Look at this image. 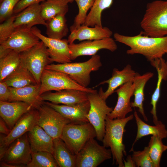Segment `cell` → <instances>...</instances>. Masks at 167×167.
<instances>
[{
	"label": "cell",
	"mask_w": 167,
	"mask_h": 167,
	"mask_svg": "<svg viewBox=\"0 0 167 167\" xmlns=\"http://www.w3.org/2000/svg\"><path fill=\"white\" fill-rule=\"evenodd\" d=\"M3 0H0V2H2Z\"/></svg>",
	"instance_id": "f6af8a7d"
},
{
	"label": "cell",
	"mask_w": 167,
	"mask_h": 167,
	"mask_svg": "<svg viewBox=\"0 0 167 167\" xmlns=\"http://www.w3.org/2000/svg\"><path fill=\"white\" fill-rule=\"evenodd\" d=\"M52 154L60 167H75L76 155L60 138L54 139Z\"/></svg>",
	"instance_id": "f1b7e54d"
},
{
	"label": "cell",
	"mask_w": 167,
	"mask_h": 167,
	"mask_svg": "<svg viewBox=\"0 0 167 167\" xmlns=\"http://www.w3.org/2000/svg\"><path fill=\"white\" fill-rule=\"evenodd\" d=\"M137 74L138 73L132 69L130 64L126 65L121 71L114 68L111 77L100 82L95 87L105 84H108V88L105 92L103 91L101 87L98 92L100 95L106 101L118 87L129 81H133Z\"/></svg>",
	"instance_id": "e0dca14e"
},
{
	"label": "cell",
	"mask_w": 167,
	"mask_h": 167,
	"mask_svg": "<svg viewBox=\"0 0 167 167\" xmlns=\"http://www.w3.org/2000/svg\"><path fill=\"white\" fill-rule=\"evenodd\" d=\"M40 94L52 91L76 89L92 93L97 90L80 85L68 75L61 71L45 69L41 77Z\"/></svg>",
	"instance_id": "52a82bcc"
},
{
	"label": "cell",
	"mask_w": 167,
	"mask_h": 167,
	"mask_svg": "<svg viewBox=\"0 0 167 167\" xmlns=\"http://www.w3.org/2000/svg\"><path fill=\"white\" fill-rule=\"evenodd\" d=\"M88 97L90 108L87 118L96 131L97 139L102 141L105 135L106 118L113 109L107 105L106 101L97 91L88 93Z\"/></svg>",
	"instance_id": "9c48e42d"
},
{
	"label": "cell",
	"mask_w": 167,
	"mask_h": 167,
	"mask_svg": "<svg viewBox=\"0 0 167 167\" xmlns=\"http://www.w3.org/2000/svg\"><path fill=\"white\" fill-rule=\"evenodd\" d=\"M112 34V32L106 27H90L82 25L76 29L71 32L67 40L69 44H71L76 40L82 41L100 40L111 37Z\"/></svg>",
	"instance_id": "603a6c76"
},
{
	"label": "cell",
	"mask_w": 167,
	"mask_h": 167,
	"mask_svg": "<svg viewBox=\"0 0 167 167\" xmlns=\"http://www.w3.org/2000/svg\"><path fill=\"white\" fill-rule=\"evenodd\" d=\"M20 0H3L0 2V22H3L11 16L16 5Z\"/></svg>",
	"instance_id": "f35d334b"
},
{
	"label": "cell",
	"mask_w": 167,
	"mask_h": 167,
	"mask_svg": "<svg viewBox=\"0 0 167 167\" xmlns=\"http://www.w3.org/2000/svg\"><path fill=\"white\" fill-rule=\"evenodd\" d=\"M153 75L151 72H148L142 75L138 73L133 81L134 85L133 95L134 98L133 101L131 102V105L132 107L138 109L139 112L146 121H148V119L145 114L143 106L144 89L146 83Z\"/></svg>",
	"instance_id": "484cf974"
},
{
	"label": "cell",
	"mask_w": 167,
	"mask_h": 167,
	"mask_svg": "<svg viewBox=\"0 0 167 167\" xmlns=\"http://www.w3.org/2000/svg\"><path fill=\"white\" fill-rule=\"evenodd\" d=\"M28 132L13 142L0 156V167H26L30 162L32 152Z\"/></svg>",
	"instance_id": "ba28073f"
},
{
	"label": "cell",
	"mask_w": 167,
	"mask_h": 167,
	"mask_svg": "<svg viewBox=\"0 0 167 167\" xmlns=\"http://www.w3.org/2000/svg\"><path fill=\"white\" fill-rule=\"evenodd\" d=\"M45 0H20L16 5L13 11L14 14L19 13L26 8L32 5L40 3Z\"/></svg>",
	"instance_id": "ab89813d"
},
{
	"label": "cell",
	"mask_w": 167,
	"mask_h": 167,
	"mask_svg": "<svg viewBox=\"0 0 167 167\" xmlns=\"http://www.w3.org/2000/svg\"><path fill=\"white\" fill-rule=\"evenodd\" d=\"M102 66L100 56L96 54L84 62L50 64L45 69L64 73L80 85L88 88L91 81V72L98 71Z\"/></svg>",
	"instance_id": "277c9868"
},
{
	"label": "cell",
	"mask_w": 167,
	"mask_h": 167,
	"mask_svg": "<svg viewBox=\"0 0 167 167\" xmlns=\"http://www.w3.org/2000/svg\"><path fill=\"white\" fill-rule=\"evenodd\" d=\"M124 167H136L133 161L131 156H127L126 161L124 160Z\"/></svg>",
	"instance_id": "7bdbcfd3"
},
{
	"label": "cell",
	"mask_w": 167,
	"mask_h": 167,
	"mask_svg": "<svg viewBox=\"0 0 167 167\" xmlns=\"http://www.w3.org/2000/svg\"><path fill=\"white\" fill-rule=\"evenodd\" d=\"M11 96V92L9 87L4 81L0 82V101H9Z\"/></svg>",
	"instance_id": "60d3db41"
},
{
	"label": "cell",
	"mask_w": 167,
	"mask_h": 167,
	"mask_svg": "<svg viewBox=\"0 0 167 167\" xmlns=\"http://www.w3.org/2000/svg\"><path fill=\"white\" fill-rule=\"evenodd\" d=\"M32 152L45 151L52 154L54 139L38 125L28 132Z\"/></svg>",
	"instance_id": "cb8c5ba5"
},
{
	"label": "cell",
	"mask_w": 167,
	"mask_h": 167,
	"mask_svg": "<svg viewBox=\"0 0 167 167\" xmlns=\"http://www.w3.org/2000/svg\"><path fill=\"white\" fill-rule=\"evenodd\" d=\"M44 102L70 120L71 123L82 124L89 122L87 116L90 104L88 100L71 105H59L50 102Z\"/></svg>",
	"instance_id": "2e32d148"
},
{
	"label": "cell",
	"mask_w": 167,
	"mask_h": 167,
	"mask_svg": "<svg viewBox=\"0 0 167 167\" xmlns=\"http://www.w3.org/2000/svg\"><path fill=\"white\" fill-rule=\"evenodd\" d=\"M71 60L82 56H92L101 49L113 52L117 49L115 41L111 37L94 40H88L79 43L69 44Z\"/></svg>",
	"instance_id": "5bb4252c"
},
{
	"label": "cell",
	"mask_w": 167,
	"mask_h": 167,
	"mask_svg": "<svg viewBox=\"0 0 167 167\" xmlns=\"http://www.w3.org/2000/svg\"><path fill=\"white\" fill-rule=\"evenodd\" d=\"M16 14H13L0 24V44L6 41L16 30L14 22Z\"/></svg>",
	"instance_id": "74e56055"
},
{
	"label": "cell",
	"mask_w": 167,
	"mask_h": 167,
	"mask_svg": "<svg viewBox=\"0 0 167 167\" xmlns=\"http://www.w3.org/2000/svg\"><path fill=\"white\" fill-rule=\"evenodd\" d=\"M40 84H32L15 88L9 87L11 96L9 101L26 102L33 108L38 109L44 103L40 94Z\"/></svg>",
	"instance_id": "ffe728a7"
},
{
	"label": "cell",
	"mask_w": 167,
	"mask_h": 167,
	"mask_svg": "<svg viewBox=\"0 0 167 167\" xmlns=\"http://www.w3.org/2000/svg\"><path fill=\"white\" fill-rule=\"evenodd\" d=\"M140 24L144 35L167 36V0H157L148 3Z\"/></svg>",
	"instance_id": "3957f363"
},
{
	"label": "cell",
	"mask_w": 167,
	"mask_h": 167,
	"mask_svg": "<svg viewBox=\"0 0 167 167\" xmlns=\"http://www.w3.org/2000/svg\"><path fill=\"white\" fill-rule=\"evenodd\" d=\"M20 54V65L29 71L36 84L40 85L44 70L52 62L47 46L41 41Z\"/></svg>",
	"instance_id": "5b68a950"
},
{
	"label": "cell",
	"mask_w": 167,
	"mask_h": 167,
	"mask_svg": "<svg viewBox=\"0 0 167 167\" xmlns=\"http://www.w3.org/2000/svg\"><path fill=\"white\" fill-rule=\"evenodd\" d=\"M134 85L133 81H129L120 86L114 92L118 95L116 105L107 116L111 119H122L132 111L130 99L133 94Z\"/></svg>",
	"instance_id": "ac0fdd59"
},
{
	"label": "cell",
	"mask_w": 167,
	"mask_h": 167,
	"mask_svg": "<svg viewBox=\"0 0 167 167\" xmlns=\"http://www.w3.org/2000/svg\"><path fill=\"white\" fill-rule=\"evenodd\" d=\"M33 33L36 36L47 46L52 62L62 64L71 62L69 43L67 39H57L43 35L36 27L31 28Z\"/></svg>",
	"instance_id": "4fadbf2b"
},
{
	"label": "cell",
	"mask_w": 167,
	"mask_h": 167,
	"mask_svg": "<svg viewBox=\"0 0 167 167\" xmlns=\"http://www.w3.org/2000/svg\"><path fill=\"white\" fill-rule=\"evenodd\" d=\"M20 64V53L9 49L0 50V81L14 71Z\"/></svg>",
	"instance_id": "83f0119b"
},
{
	"label": "cell",
	"mask_w": 167,
	"mask_h": 167,
	"mask_svg": "<svg viewBox=\"0 0 167 167\" xmlns=\"http://www.w3.org/2000/svg\"><path fill=\"white\" fill-rule=\"evenodd\" d=\"M32 160L27 167H59L53 154L49 152L40 151L32 153Z\"/></svg>",
	"instance_id": "e575fe53"
},
{
	"label": "cell",
	"mask_w": 167,
	"mask_h": 167,
	"mask_svg": "<svg viewBox=\"0 0 167 167\" xmlns=\"http://www.w3.org/2000/svg\"><path fill=\"white\" fill-rule=\"evenodd\" d=\"M115 40L126 45L129 49L128 54H140L144 56L150 62L162 58L167 54V36L153 37L143 34L141 32L134 36H127L115 33Z\"/></svg>",
	"instance_id": "6da1fadb"
},
{
	"label": "cell",
	"mask_w": 167,
	"mask_h": 167,
	"mask_svg": "<svg viewBox=\"0 0 167 167\" xmlns=\"http://www.w3.org/2000/svg\"><path fill=\"white\" fill-rule=\"evenodd\" d=\"M162 139L156 136L152 135L148 146L150 157L154 167H160V163L163 153L167 150V145L164 144Z\"/></svg>",
	"instance_id": "836d02e7"
},
{
	"label": "cell",
	"mask_w": 167,
	"mask_h": 167,
	"mask_svg": "<svg viewBox=\"0 0 167 167\" xmlns=\"http://www.w3.org/2000/svg\"><path fill=\"white\" fill-rule=\"evenodd\" d=\"M65 15H58L46 21V33L49 38L62 39L69 32Z\"/></svg>",
	"instance_id": "1f68e13d"
},
{
	"label": "cell",
	"mask_w": 167,
	"mask_h": 167,
	"mask_svg": "<svg viewBox=\"0 0 167 167\" xmlns=\"http://www.w3.org/2000/svg\"><path fill=\"white\" fill-rule=\"evenodd\" d=\"M78 7V12L75 18L73 24L70 26L71 32L83 24L89 10L92 7L95 0H75Z\"/></svg>",
	"instance_id": "d590c367"
},
{
	"label": "cell",
	"mask_w": 167,
	"mask_h": 167,
	"mask_svg": "<svg viewBox=\"0 0 167 167\" xmlns=\"http://www.w3.org/2000/svg\"><path fill=\"white\" fill-rule=\"evenodd\" d=\"M96 137V131L90 122L70 123L64 128L60 138L71 152L76 155L89 140Z\"/></svg>",
	"instance_id": "8992f818"
},
{
	"label": "cell",
	"mask_w": 167,
	"mask_h": 167,
	"mask_svg": "<svg viewBox=\"0 0 167 167\" xmlns=\"http://www.w3.org/2000/svg\"><path fill=\"white\" fill-rule=\"evenodd\" d=\"M134 117V114L122 119H106L105 135L102 141L103 146L109 147L114 163L119 167H124V156L126 155L123 137L127 123Z\"/></svg>",
	"instance_id": "7a4b0ae2"
},
{
	"label": "cell",
	"mask_w": 167,
	"mask_h": 167,
	"mask_svg": "<svg viewBox=\"0 0 167 167\" xmlns=\"http://www.w3.org/2000/svg\"><path fill=\"white\" fill-rule=\"evenodd\" d=\"M112 156L110 149L101 145L93 138L76 155L75 167H96Z\"/></svg>",
	"instance_id": "30bf717a"
},
{
	"label": "cell",
	"mask_w": 167,
	"mask_h": 167,
	"mask_svg": "<svg viewBox=\"0 0 167 167\" xmlns=\"http://www.w3.org/2000/svg\"><path fill=\"white\" fill-rule=\"evenodd\" d=\"M137 125V130L136 138L132 145L130 151H133L135 143L142 137L149 135L157 136L162 139L167 137V130L165 125L160 121L155 126L148 124L142 121L138 115L136 111L134 112Z\"/></svg>",
	"instance_id": "4316f807"
},
{
	"label": "cell",
	"mask_w": 167,
	"mask_h": 167,
	"mask_svg": "<svg viewBox=\"0 0 167 167\" xmlns=\"http://www.w3.org/2000/svg\"><path fill=\"white\" fill-rule=\"evenodd\" d=\"M69 3L67 0H45L40 4L41 16L46 21L58 15H65Z\"/></svg>",
	"instance_id": "4dcf8cb0"
},
{
	"label": "cell",
	"mask_w": 167,
	"mask_h": 167,
	"mask_svg": "<svg viewBox=\"0 0 167 167\" xmlns=\"http://www.w3.org/2000/svg\"><path fill=\"white\" fill-rule=\"evenodd\" d=\"M113 0H95L94 3L88 14L84 24L89 27H103L101 15L105 9L110 7Z\"/></svg>",
	"instance_id": "d6a6232c"
},
{
	"label": "cell",
	"mask_w": 167,
	"mask_h": 167,
	"mask_svg": "<svg viewBox=\"0 0 167 167\" xmlns=\"http://www.w3.org/2000/svg\"><path fill=\"white\" fill-rule=\"evenodd\" d=\"M11 130L10 129L4 120L0 118V132L1 134H4L5 135H8L10 132Z\"/></svg>",
	"instance_id": "b9f144b4"
},
{
	"label": "cell",
	"mask_w": 167,
	"mask_h": 167,
	"mask_svg": "<svg viewBox=\"0 0 167 167\" xmlns=\"http://www.w3.org/2000/svg\"><path fill=\"white\" fill-rule=\"evenodd\" d=\"M87 92L76 89H66L41 95L43 101L56 104L71 105L88 100Z\"/></svg>",
	"instance_id": "44dd1931"
},
{
	"label": "cell",
	"mask_w": 167,
	"mask_h": 167,
	"mask_svg": "<svg viewBox=\"0 0 167 167\" xmlns=\"http://www.w3.org/2000/svg\"><path fill=\"white\" fill-rule=\"evenodd\" d=\"M8 87L19 88L37 84L29 71L20 65L19 66L3 80Z\"/></svg>",
	"instance_id": "f546056e"
},
{
	"label": "cell",
	"mask_w": 167,
	"mask_h": 167,
	"mask_svg": "<svg viewBox=\"0 0 167 167\" xmlns=\"http://www.w3.org/2000/svg\"><path fill=\"white\" fill-rule=\"evenodd\" d=\"M132 158L135 165L138 167H154L150 157L148 146L142 151H133Z\"/></svg>",
	"instance_id": "8d00e7d4"
},
{
	"label": "cell",
	"mask_w": 167,
	"mask_h": 167,
	"mask_svg": "<svg viewBox=\"0 0 167 167\" xmlns=\"http://www.w3.org/2000/svg\"><path fill=\"white\" fill-rule=\"evenodd\" d=\"M69 1V2L71 3L73 1H75V0H67Z\"/></svg>",
	"instance_id": "ee69618b"
},
{
	"label": "cell",
	"mask_w": 167,
	"mask_h": 167,
	"mask_svg": "<svg viewBox=\"0 0 167 167\" xmlns=\"http://www.w3.org/2000/svg\"><path fill=\"white\" fill-rule=\"evenodd\" d=\"M38 110L37 125L54 139L60 138L65 126L71 123L70 120L44 102Z\"/></svg>",
	"instance_id": "8fae6325"
},
{
	"label": "cell",
	"mask_w": 167,
	"mask_h": 167,
	"mask_svg": "<svg viewBox=\"0 0 167 167\" xmlns=\"http://www.w3.org/2000/svg\"><path fill=\"white\" fill-rule=\"evenodd\" d=\"M40 40L31 29L17 28L6 41L0 44V50L9 49L20 53L35 45Z\"/></svg>",
	"instance_id": "9a60e30c"
},
{
	"label": "cell",
	"mask_w": 167,
	"mask_h": 167,
	"mask_svg": "<svg viewBox=\"0 0 167 167\" xmlns=\"http://www.w3.org/2000/svg\"><path fill=\"white\" fill-rule=\"evenodd\" d=\"M150 62L156 68L157 73L156 87L152 95L150 102L152 106L150 113L152 116L153 122L155 125H156L159 122L157 116L156 106L160 96L161 85L163 81L167 79V61L161 58L154 59Z\"/></svg>",
	"instance_id": "d4e9b609"
},
{
	"label": "cell",
	"mask_w": 167,
	"mask_h": 167,
	"mask_svg": "<svg viewBox=\"0 0 167 167\" xmlns=\"http://www.w3.org/2000/svg\"><path fill=\"white\" fill-rule=\"evenodd\" d=\"M32 109V106L25 102L0 101V117L11 130L24 114Z\"/></svg>",
	"instance_id": "d6986e66"
},
{
	"label": "cell",
	"mask_w": 167,
	"mask_h": 167,
	"mask_svg": "<svg viewBox=\"0 0 167 167\" xmlns=\"http://www.w3.org/2000/svg\"><path fill=\"white\" fill-rule=\"evenodd\" d=\"M38 112L33 109L24 114L7 135L0 134V156L15 140L31 130L37 125Z\"/></svg>",
	"instance_id": "7c38bea8"
},
{
	"label": "cell",
	"mask_w": 167,
	"mask_h": 167,
	"mask_svg": "<svg viewBox=\"0 0 167 167\" xmlns=\"http://www.w3.org/2000/svg\"><path fill=\"white\" fill-rule=\"evenodd\" d=\"M41 24L45 26L46 22L41 15V6L40 3L31 5L16 14L14 22L16 28L31 29L35 25Z\"/></svg>",
	"instance_id": "7402d4cb"
}]
</instances>
